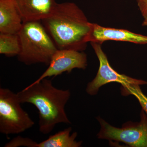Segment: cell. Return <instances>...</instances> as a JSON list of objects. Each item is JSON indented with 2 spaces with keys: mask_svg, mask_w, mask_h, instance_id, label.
Returning <instances> with one entry per match:
<instances>
[{
  "mask_svg": "<svg viewBox=\"0 0 147 147\" xmlns=\"http://www.w3.org/2000/svg\"><path fill=\"white\" fill-rule=\"evenodd\" d=\"M48 68L33 84L47 77H56L64 72L69 73L75 68L85 69L88 65L86 53L71 50H57L52 57Z\"/></svg>",
  "mask_w": 147,
  "mask_h": 147,
  "instance_id": "obj_7",
  "label": "cell"
},
{
  "mask_svg": "<svg viewBox=\"0 0 147 147\" xmlns=\"http://www.w3.org/2000/svg\"><path fill=\"white\" fill-rule=\"evenodd\" d=\"M58 50H86L92 23L77 5L57 3L52 13L41 21Z\"/></svg>",
  "mask_w": 147,
  "mask_h": 147,
  "instance_id": "obj_1",
  "label": "cell"
},
{
  "mask_svg": "<svg viewBox=\"0 0 147 147\" xmlns=\"http://www.w3.org/2000/svg\"><path fill=\"white\" fill-rule=\"evenodd\" d=\"M143 26L147 27V18H144L142 24Z\"/></svg>",
  "mask_w": 147,
  "mask_h": 147,
  "instance_id": "obj_16",
  "label": "cell"
},
{
  "mask_svg": "<svg viewBox=\"0 0 147 147\" xmlns=\"http://www.w3.org/2000/svg\"><path fill=\"white\" fill-rule=\"evenodd\" d=\"M121 93L124 96L133 95L136 98L147 115V97L142 92L139 85L128 84L121 85Z\"/></svg>",
  "mask_w": 147,
  "mask_h": 147,
  "instance_id": "obj_13",
  "label": "cell"
},
{
  "mask_svg": "<svg viewBox=\"0 0 147 147\" xmlns=\"http://www.w3.org/2000/svg\"><path fill=\"white\" fill-rule=\"evenodd\" d=\"M38 143L27 137L17 136L5 145V147H38Z\"/></svg>",
  "mask_w": 147,
  "mask_h": 147,
  "instance_id": "obj_14",
  "label": "cell"
},
{
  "mask_svg": "<svg viewBox=\"0 0 147 147\" xmlns=\"http://www.w3.org/2000/svg\"><path fill=\"white\" fill-rule=\"evenodd\" d=\"M18 34L21 46L18 61L26 65L49 64L58 49L41 21L24 22Z\"/></svg>",
  "mask_w": 147,
  "mask_h": 147,
  "instance_id": "obj_3",
  "label": "cell"
},
{
  "mask_svg": "<svg viewBox=\"0 0 147 147\" xmlns=\"http://www.w3.org/2000/svg\"><path fill=\"white\" fill-rule=\"evenodd\" d=\"M17 94L21 104L30 103L38 110L39 130L42 134H49L58 124L71 123L65 111L71 96L69 90L57 88L51 80L45 78L30 84Z\"/></svg>",
  "mask_w": 147,
  "mask_h": 147,
  "instance_id": "obj_2",
  "label": "cell"
},
{
  "mask_svg": "<svg viewBox=\"0 0 147 147\" xmlns=\"http://www.w3.org/2000/svg\"><path fill=\"white\" fill-rule=\"evenodd\" d=\"M23 22L41 21L52 13L55 0H13Z\"/></svg>",
  "mask_w": 147,
  "mask_h": 147,
  "instance_id": "obj_9",
  "label": "cell"
},
{
  "mask_svg": "<svg viewBox=\"0 0 147 147\" xmlns=\"http://www.w3.org/2000/svg\"><path fill=\"white\" fill-rule=\"evenodd\" d=\"M90 43L99 61V66L95 77L87 85L86 92L88 94L91 96L96 95L100 87L112 82H117L121 85H147V82L134 79L117 72L109 63L108 58L101 48V44L94 42Z\"/></svg>",
  "mask_w": 147,
  "mask_h": 147,
  "instance_id": "obj_6",
  "label": "cell"
},
{
  "mask_svg": "<svg viewBox=\"0 0 147 147\" xmlns=\"http://www.w3.org/2000/svg\"><path fill=\"white\" fill-rule=\"evenodd\" d=\"M140 119L139 122H127L118 128L97 117L96 119L100 126L98 138L122 142L129 147H147V115L143 109Z\"/></svg>",
  "mask_w": 147,
  "mask_h": 147,
  "instance_id": "obj_5",
  "label": "cell"
},
{
  "mask_svg": "<svg viewBox=\"0 0 147 147\" xmlns=\"http://www.w3.org/2000/svg\"><path fill=\"white\" fill-rule=\"evenodd\" d=\"M23 23L13 0H0V33L18 34Z\"/></svg>",
  "mask_w": 147,
  "mask_h": 147,
  "instance_id": "obj_10",
  "label": "cell"
},
{
  "mask_svg": "<svg viewBox=\"0 0 147 147\" xmlns=\"http://www.w3.org/2000/svg\"><path fill=\"white\" fill-rule=\"evenodd\" d=\"M71 127H68L50 136L49 138L38 143V147H80L82 141L77 142V132L71 134Z\"/></svg>",
  "mask_w": 147,
  "mask_h": 147,
  "instance_id": "obj_11",
  "label": "cell"
},
{
  "mask_svg": "<svg viewBox=\"0 0 147 147\" xmlns=\"http://www.w3.org/2000/svg\"><path fill=\"white\" fill-rule=\"evenodd\" d=\"M137 2L143 18H147V0H137Z\"/></svg>",
  "mask_w": 147,
  "mask_h": 147,
  "instance_id": "obj_15",
  "label": "cell"
},
{
  "mask_svg": "<svg viewBox=\"0 0 147 147\" xmlns=\"http://www.w3.org/2000/svg\"><path fill=\"white\" fill-rule=\"evenodd\" d=\"M20 49L18 34L0 33V54L7 57L17 56Z\"/></svg>",
  "mask_w": 147,
  "mask_h": 147,
  "instance_id": "obj_12",
  "label": "cell"
},
{
  "mask_svg": "<svg viewBox=\"0 0 147 147\" xmlns=\"http://www.w3.org/2000/svg\"><path fill=\"white\" fill-rule=\"evenodd\" d=\"M21 104L17 93L7 88H0L1 133L6 135L20 134L34 125V121Z\"/></svg>",
  "mask_w": 147,
  "mask_h": 147,
  "instance_id": "obj_4",
  "label": "cell"
},
{
  "mask_svg": "<svg viewBox=\"0 0 147 147\" xmlns=\"http://www.w3.org/2000/svg\"><path fill=\"white\" fill-rule=\"evenodd\" d=\"M108 40L146 44L147 36L124 29L107 28L92 23L91 30L88 39V42H97L101 44L102 42Z\"/></svg>",
  "mask_w": 147,
  "mask_h": 147,
  "instance_id": "obj_8",
  "label": "cell"
}]
</instances>
